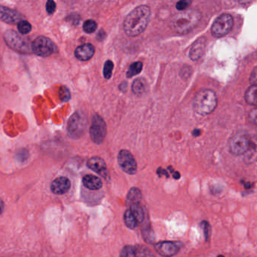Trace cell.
I'll list each match as a JSON object with an SVG mask.
<instances>
[{
  "label": "cell",
  "instance_id": "obj_27",
  "mask_svg": "<svg viewBox=\"0 0 257 257\" xmlns=\"http://www.w3.org/2000/svg\"><path fill=\"white\" fill-rule=\"evenodd\" d=\"M98 24L94 20H88L83 24V30L86 33H92L96 31Z\"/></svg>",
  "mask_w": 257,
  "mask_h": 257
},
{
  "label": "cell",
  "instance_id": "obj_36",
  "mask_svg": "<svg viewBox=\"0 0 257 257\" xmlns=\"http://www.w3.org/2000/svg\"><path fill=\"white\" fill-rule=\"evenodd\" d=\"M66 20L70 21V23H73V24H77V23H79V17L78 15H71L66 19Z\"/></svg>",
  "mask_w": 257,
  "mask_h": 257
},
{
  "label": "cell",
  "instance_id": "obj_17",
  "mask_svg": "<svg viewBox=\"0 0 257 257\" xmlns=\"http://www.w3.org/2000/svg\"><path fill=\"white\" fill-rule=\"evenodd\" d=\"M244 160L247 164H253L257 161V138L251 137V144L244 155Z\"/></svg>",
  "mask_w": 257,
  "mask_h": 257
},
{
  "label": "cell",
  "instance_id": "obj_35",
  "mask_svg": "<svg viewBox=\"0 0 257 257\" xmlns=\"http://www.w3.org/2000/svg\"><path fill=\"white\" fill-rule=\"evenodd\" d=\"M250 82L251 85H257V66L254 69L250 76Z\"/></svg>",
  "mask_w": 257,
  "mask_h": 257
},
{
  "label": "cell",
  "instance_id": "obj_33",
  "mask_svg": "<svg viewBox=\"0 0 257 257\" xmlns=\"http://www.w3.org/2000/svg\"><path fill=\"white\" fill-rule=\"evenodd\" d=\"M249 120L252 124L257 126V108H254L249 113Z\"/></svg>",
  "mask_w": 257,
  "mask_h": 257
},
{
  "label": "cell",
  "instance_id": "obj_31",
  "mask_svg": "<svg viewBox=\"0 0 257 257\" xmlns=\"http://www.w3.org/2000/svg\"><path fill=\"white\" fill-rule=\"evenodd\" d=\"M29 157V153L27 149H20L16 154V158L19 161H24Z\"/></svg>",
  "mask_w": 257,
  "mask_h": 257
},
{
  "label": "cell",
  "instance_id": "obj_12",
  "mask_svg": "<svg viewBox=\"0 0 257 257\" xmlns=\"http://www.w3.org/2000/svg\"><path fill=\"white\" fill-rule=\"evenodd\" d=\"M87 166L88 168L98 173L105 179H108V178H110L106 163L101 158L98 157V156L91 158L87 162Z\"/></svg>",
  "mask_w": 257,
  "mask_h": 257
},
{
  "label": "cell",
  "instance_id": "obj_8",
  "mask_svg": "<svg viewBox=\"0 0 257 257\" xmlns=\"http://www.w3.org/2000/svg\"><path fill=\"white\" fill-rule=\"evenodd\" d=\"M233 27V19L229 14H222L216 19L211 27L213 37H222L229 33Z\"/></svg>",
  "mask_w": 257,
  "mask_h": 257
},
{
  "label": "cell",
  "instance_id": "obj_1",
  "mask_svg": "<svg viewBox=\"0 0 257 257\" xmlns=\"http://www.w3.org/2000/svg\"><path fill=\"white\" fill-rule=\"evenodd\" d=\"M151 10L148 5H139L125 18L124 31L130 37H136L143 33L150 20Z\"/></svg>",
  "mask_w": 257,
  "mask_h": 257
},
{
  "label": "cell",
  "instance_id": "obj_20",
  "mask_svg": "<svg viewBox=\"0 0 257 257\" xmlns=\"http://www.w3.org/2000/svg\"><path fill=\"white\" fill-rule=\"evenodd\" d=\"M244 98L249 105L257 106V85H252L246 91Z\"/></svg>",
  "mask_w": 257,
  "mask_h": 257
},
{
  "label": "cell",
  "instance_id": "obj_22",
  "mask_svg": "<svg viewBox=\"0 0 257 257\" xmlns=\"http://www.w3.org/2000/svg\"><path fill=\"white\" fill-rule=\"evenodd\" d=\"M141 200V193L139 189L138 188H132L128 193V196H127V203L128 205L135 204V203L140 202Z\"/></svg>",
  "mask_w": 257,
  "mask_h": 257
},
{
  "label": "cell",
  "instance_id": "obj_9",
  "mask_svg": "<svg viewBox=\"0 0 257 257\" xmlns=\"http://www.w3.org/2000/svg\"><path fill=\"white\" fill-rule=\"evenodd\" d=\"M106 135V125L104 120L99 116L95 115L91 121L90 137L94 143L100 144L104 140Z\"/></svg>",
  "mask_w": 257,
  "mask_h": 257
},
{
  "label": "cell",
  "instance_id": "obj_2",
  "mask_svg": "<svg viewBox=\"0 0 257 257\" xmlns=\"http://www.w3.org/2000/svg\"><path fill=\"white\" fill-rule=\"evenodd\" d=\"M200 12L195 9L181 11L180 13L173 17L171 27L173 30L179 34H186L192 31L201 20Z\"/></svg>",
  "mask_w": 257,
  "mask_h": 257
},
{
  "label": "cell",
  "instance_id": "obj_40",
  "mask_svg": "<svg viewBox=\"0 0 257 257\" xmlns=\"http://www.w3.org/2000/svg\"><path fill=\"white\" fill-rule=\"evenodd\" d=\"M179 177H180V175H179V172H175V174H174V179H178Z\"/></svg>",
  "mask_w": 257,
  "mask_h": 257
},
{
  "label": "cell",
  "instance_id": "obj_16",
  "mask_svg": "<svg viewBox=\"0 0 257 257\" xmlns=\"http://www.w3.org/2000/svg\"><path fill=\"white\" fill-rule=\"evenodd\" d=\"M206 46V39L201 37L195 41L189 51V58L193 60H198L204 54Z\"/></svg>",
  "mask_w": 257,
  "mask_h": 257
},
{
  "label": "cell",
  "instance_id": "obj_21",
  "mask_svg": "<svg viewBox=\"0 0 257 257\" xmlns=\"http://www.w3.org/2000/svg\"><path fill=\"white\" fill-rule=\"evenodd\" d=\"M124 223L128 226L129 229H134L138 226V219L135 217V216L133 214L131 209L127 210L124 213Z\"/></svg>",
  "mask_w": 257,
  "mask_h": 257
},
{
  "label": "cell",
  "instance_id": "obj_29",
  "mask_svg": "<svg viewBox=\"0 0 257 257\" xmlns=\"http://www.w3.org/2000/svg\"><path fill=\"white\" fill-rule=\"evenodd\" d=\"M192 3V0H179L176 4V8L178 11H185Z\"/></svg>",
  "mask_w": 257,
  "mask_h": 257
},
{
  "label": "cell",
  "instance_id": "obj_15",
  "mask_svg": "<svg viewBox=\"0 0 257 257\" xmlns=\"http://www.w3.org/2000/svg\"><path fill=\"white\" fill-rule=\"evenodd\" d=\"M95 52V47L91 44H83L77 47V49L75 51V56L78 60H81V61H87L93 57Z\"/></svg>",
  "mask_w": 257,
  "mask_h": 257
},
{
  "label": "cell",
  "instance_id": "obj_24",
  "mask_svg": "<svg viewBox=\"0 0 257 257\" xmlns=\"http://www.w3.org/2000/svg\"><path fill=\"white\" fill-rule=\"evenodd\" d=\"M130 209L132 211L135 217L138 219V222H142L144 219V211L143 208L139 205V203H135V204L130 205Z\"/></svg>",
  "mask_w": 257,
  "mask_h": 257
},
{
  "label": "cell",
  "instance_id": "obj_5",
  "mask_svg": "<svg viewBox=\"0 0 257 257\" xmlns=\"http://www.w3.org/2000/svg\"><path fill=\"white\" fill-rule=\"evenodd\" d=\"M251 137L246 132H238L229 141V151L234 156L245 154L251 144Z\"/></svg>",
  "mask_w": 257,
  "mask_h": 257
},
{
  "label": "cell",
  "instance_id": "obj_14",
  "mask_svg": "<svg viewBox=\"0 0 257 257\" xmlns=\"http://www.w3.org/2000/svg\"><path fill=\"white\" fill-rule=\"evenodd\" d=\"M71 182L68 178L60 177L57 178L51 185V190L55 195H63L70 189Z\"/></svg>",
  "mask_w": 257,
  "mask_h": 257
},
{
  "label": "cell",
  "instance_id": "obj_37",
  "mask_svg": "<svg viewBox=\"0 0 257 257\" xmlns=\"http://www.w3.org/2000/svg\"><path fill=\"white\" fill-rule=\"evenodd\" d=\"M105 36H106V34H105V32L103 31V30H100L99 32H98V39L99 40H103V39H104Z\"/></svg>",
  "mask_w": 257,
  "mask_h": 257
},
{
  "label": "cell",
  "instance_id": "obj_18",
  "mask_svg": "<svg viewBox=\"0 0 257 257\" xmlns=\"http://www.w3.org/2000/svg\"><path fill=\"white\" fill-rule=\"evenodd\" d=\"M83 185L90 190H98L101 189L103 183L101 179L94 175H86L82 179Z\"/></svg>",
  "mask_w": 257,
  "mask_h": 257
},
{
  "label": "cell",
  "instance_id": "obj_4",
  "mask_svg": "<svg viewBox=\"0 0 257 257\" xmlns=\"http://www.w3.org/2000/svg\"><path fill=\"white\" fill-rule=\"evenodd\" d=\"M5 43L9 48L23 54L33 52L32 42L29 39L22 37L14 30H7L3 36Z\"/></svg>",
  "mask_w": 257,
  "mask_h": 257
},
{
  "label": "cell",
  "instance_id": "obj_28",
  "mask_svg": "<svg viewBox=\"0 0 257 257\" xmlns=\"http://www.w3.org/2000/svg\"><path fill=\"white\" fill-rule=\"evenodd\" d=\"M120 256L121 257H135V256H138L137 249L132 246H126L123 248Z\"/></svg>",
  "mask_w": 257,
  "mask_h": 257
},
{
  "label": "cell",
  "instance_id": "obj_23",
  "mask_svg": "<svg viewBox=\"0 0 257 257\" xmlns=\"http://www.w3.org/2000/svg\"><path fill=\"white\" fill-rule=\"evenodd\" d=\"M142 70H143V63L142 62L137 61L131 63L126 73L127 77L131 78V77H135V76L140 73Z\"/></svg>",
  "mask_w": 257,
  "mask_h": 257
},
{
  "label": "cell",
  "instance_id": "obj_38",
  "mask_svg": "<svg viewBox=\"0 0 257 257\" xmlns=\"http://www.w3.org/2000/svg\"><path fill=\"white\" fill-rule=\"evenodd\" d=\"M236 2H238L240 4H247L253 2L254 0H235Z\"/></svg>",
  "mask_w": 257,
  "mask_h": 257
},
{
  "label": "cell",
  "instance_id": "obj_13",
  "mask_svg": "<svg viewBox=\"0 0 257 257\" xmlns=\"http://www.w3.org/2000/svg\"><path fill=\"white\" fill-rule=\"evenodd\" d=\"M0 18L2 21L9 24L19 23L23 19V16L20 12L5 6L0 8Z\"/></svg>",
  "mask_w": 257,
  "mask_h": 257
},
{
  "label": "cell",
  "instance_id": "obj_3",
  "mask_svg": "<svg viewBox=\"0 0 257 257\" xmlns=\"http://www.w3.org/2000/svg\"><path fill=\"white\" fill-rule=\"evenodd\" d=\"M217 106V97L212 90H201L196 95L193 100V110L200 116L211 114Z\"/></svg>",
  "mask_w": 257,
  "mask_h": 257
},
{
  "label": "cell",
  "instance_id": "obj_25",
  "mask_svg": "<svg viewBox=\"0 0 257 257\" xmlns=\"http://www.w3.org/2000/svg\"><path fill=\"white\" fill-rule=\"evenodd\" d=\"M18 30L21 34H28L32 30V25L27 20H21L18 23Z\"/></svg>",
  "mask_w": 257,
  "mask_h": 257
},
{
  "label": "cell",
  "instance_id": "obj_6",
  "mask_svg": "<svg viewBox=\"0 0 257 257\" xmlns=\"http://www.w3.org/2000/svg\"><path fill=\"white\" fill-rule=\"evenodd\" d=\"M87 118L85 115L79 112L75 113L69 120L67 131L70 138L78 139L82 137L86 129Z\"/></svg>",
  "mask_w": 257,
  "mask_h": 257
},
{
  "label": "cell",
  "instance_id": "obj_11",
  "mask_svg": "<svg viewBox=\"0 0 257 257\" xmlns=\"http://www.w3.org/2000/svg\"><path fill=\"white\" fill-rule=\"evenodd\" d=\"M180 245L178 242L161 241L155 245V250L159 255L163 257H172L179 252Z\"/></svg>",
  "mask_w": 257,
  "mask_h": 257
},
{
  "label": "cell",
  "instance_id": "obj_30",
  "mask_svg": "<svg viewBox=\"0 0 257 257\" xmlns=\"http://www.w3.org/2000/svg\"><path fill=\"white\" fill-rule=\"evenodd\" d=\"M60 98L62 101H68L70 99V92L68 88L63 86L60 88Z\"/></svg>",
  "mask_w": 257,
  "mask_h": 257
},
{
  "label": "cell",
  "instance_id": "obj_7",
  "mask_svg": "<svg viewBox=\"0 0 257 257\" xmlns=\"http://www.w3.org/2000/svg\"><path fill=\"white\" fill-rule=\"evenodd\" d=\"M33 53L40 57H48L57 52L58 48L53 41L45 37H39L32 42Z\"/></svg>",
  "mask_w": 257,
  "mask_h": 257
},
{
  "label": "cell",
  "instance_id": "obj_39",
  "mask_svg": "<svg viewBox=\"0 0 257 257\" xmlns=\"http://www.w3.org/2000/svg\"><path fill=\"white\" fill-rule=\"evenodd\" d=\"M201 132L200 130H194V131H193V135H194L195 137H198L201 135Z\"/></svg>",
  "mask_w": 257,
  "mask_h": 257
},
{
  "label": "cell",
  "instance_id": "obj_34",
  "mask_svg": "<svg viewBox=\"0 0 257 257\" xmlns=\"http://www.w3.org/2000/svg\"><path fill=\"white\" fill-rule=\"evenodd\" d=\"M201 226H202L203 229H204V236H205L206 240H208L210 237V233H211V228H210L209 224L207 223V222L204 221L201 222Z\"/></svg>",
  "mask_w": 257,
  "mask_h": 257
},
{
  "label": "cell",
  "instance_id": "obj_19",
  "mask_svg": "<svg viewBox=\"0 0 257 257\" xmlns=\"http://www.w3.org/2000/svg\"><path fill=\"white\" fill-rule=\"evenodd\" d=\"M146 90H147V83L144 79H137L133 82L132 91L135 95L140 96L146 92Z\"/></svg>",
  "mask_w": 257,
  "mask_h": 257
},
{
  "label": "cell",
  "instance_id": "obj_32",
  "mask_svg": "<svg viewBox=\"0 0 257 257\" xmlns=\"http://www.w3.org/2000/svg\"><path fill=\"white\" fill-rule=\"evenodd\" d=\"M56 10V3L54 0H48L46 2V11L48 14L52 15Z\"/></svg>",
  "mask_w": 257,
  "mask_h": 257
},
{
  "label": "cell",
  "instance_id": "obj_10",
  "mask_svg": "<svg viewBox=\"0 0 257 257\" xmlns=\"http://www.w3.org/2000/svg\"><path fill=\"white\" fill-rule=\"evenodd\" d=\"M118 163L124 172L131 175L136 174L138 168L136 161L132 154L126 149H122L119 153Z\"/></svg>",
  "mask_w": 257,
  "mask_h": 257
},
{
  "label": "cell",
  "instance_id": "obj_26",
  "mask_svg": "<svg viewBox=\"0 0 257 257\" xmlns=\"http://www.w3.org/2000/svg\"><path fill=\"white\" fill-rule=\"evenodd\" d=\"M113 68H114V63L111 60H106L103 67V77L106 79H110L112 77Z\"/></svg>",
  "mask_w": 257,
  "mask_h": 257
}]
</instances>
